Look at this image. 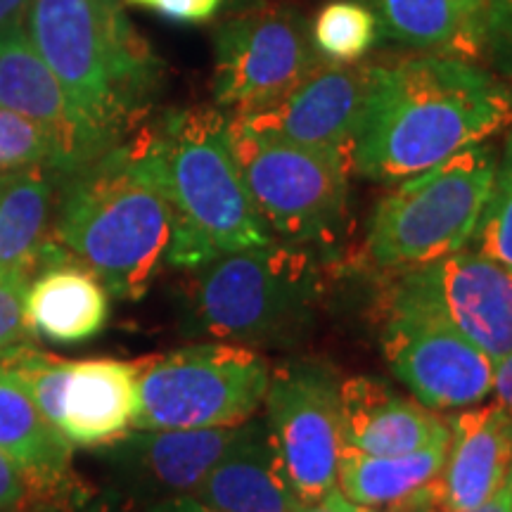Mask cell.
Instances as JSON below:
<instances>
[{
    "mask_svg": "<svg viewBox=\"0 0 512 512\" xmlns=\"http://www.w3.org/2000/svg\"><path fill=\"white\" fill-rule=\"evenodd\" d=\"M512 124V83L451 55L420 53L373 64L351 171L401 183Z\"/></svg>",
    "mask_w": 512,
    "mask_h": 512,
    "instance_id": "6da1fadb",
    "label": "cell"
},
{
    "mask_svg": "<svg viewBox=\"0 0 512 512\" xmlns=\"http://www.w3.org/2000/svg\"><path fill=\"white\" fill-rule=\"evenodd\" d=\"M24 31L102 155L143 126L164 67L119 0H31Z\"/></svg>",
    "mask_w": 512,
    "mask_h": 512,
    "instance_id": "7a4b0ae2",
    "label": "cell"
},
{
    "mask_svg": "<svg viewBox=\"0 0 512 512\" xmlns=\"http://www.w3.org/2000/svg\"><path fill=\"white\" fill-rule=\"evenodd\" d=\"M53 238L114 297H143L166 264L174 211L136 136L60 178Z\"/></svg>",
    "mask_w": 512,
    "mask_h": 512,
    "instance_id": "3957f363",
    "label": "cell"
},
{
    "mask_svg": "<svg viewBox=\"0 0 512 512\" xmlns=\"http://www.w3.org/2000/svg\"><path fill=\"white\" fill-rule=\"evenodd\" d=\"M133 136L174 211L166 264L192 271L221 254L275 240L242 178L230 114L216 107L171 110Z\"/></svg>",
    "mask_w": 512,
    "mask_h": 512,
    "instance_id": "277c9868",
    "label": "cell"
},
{
    "mask_svg": "<svg viewBox=\"0 0 512 512\" xmlns=\"http://www.w3.org/2000/svg\"><path fill=\"white\" fill-rule=\"evenodd\" d=\"M192 271L188 330L252 349L304 337L323 294L316 254L283 240L221 254Z\"/></svg>",
    "mask_w": 512,
    "mask_h": 512,
    "instance_id": "5b68a950",
    "label": "cell"
},
{
    "mask_svg": "<svg viewBox=\"0 0 512 512\" xmlns=\"http://www.w3.org/2000/svg\"><path fill=\"white\" fill-rule=\"evenodd\" d=\"M498 155L491 143L406 178L370 216L366 259L382 271L432 264L472 242L489 202Z\"/></svg>",
    "mask_w": 512,
    "mask_h": 512,
    "instance_id": "8992f818",
    "label": "cell"
},
{
    "mask_svg": "<svg viewBox=\"0 0 512 512\" xmlns=\"http://www.w3.org/2000/svg\"><path fill=\"white\" fill-rule=\"evenodd\" d=\"M389 273L377 330L392 375L432 411L482 403L494 389V361L451 323L418 266Z\"/></svg>",
    "mask_w": 512,
    "mask_h": 512,
    "instance_id": "52a82bcc",
    "label": "cell"
},
{
    "mask_svg": "<svg viewBox=\"0 0 512 512\" xmlns=\"http://www.w3.org/2000/svg\"><path fill=\"white\" fill-rule=\"evenodd\" d=\"M271 366L259 351L230 342L197 344L138 361L133 430L235 427L264 406Z\"/></svg>",
    "mask_w": 512,
    "mask_h": 512,
    "instance_id": "ba28073f",
    "label": "cell"
},
{
    "mask_svg": "<svg viewBox=\"0 0 512 512\" xmlns=\"http://www.w3.org/2000/svg\"><path fill=\"white\" fill-rule=\"evenodd\" d=\"M233 150L256 211L275 240L330 245L349 211L351 157L249 131L230 117Z\"/></svg>",
    "mask_w": 512,
    "mask_h": 512,
    "instance_id": "9c48e42d",
    "label": "cell"
},
{
    "mask_svg": "<svg viewBox=\"0 0 512 512\" xmlns=\"http://www.w3.org/2000/svg\"><path fill=\"white\" fill-rule=\"evenodd\" d=\"M335 368L318 358H287L271 366L266 427L299 503L337 486L342 456V399Z\"/></svg>",
    "mask_w": 512,
    "mask_h": 512,
    "instance_id": "30bf717a",
    "label": "cell"
},
{
    "mask_svg": "<svg viewBox=\"0 0 512 512\" xmlns=\"http://www.w3.org/2000/svg\"><path fill=\"white\" fill-rule=\"evenodd\" d=\"M214 50V100L230 117L271 105L325 62L311 24L290 5H259L228 19Z\"/></svg>",
    "mask_w": 512,
    "mask_h": 512,
    "instance_id": "8fae6325",
    "label": "cell"
},
{
    "mask_svg": "<svg viewBox=\"0 0 512 512\" xmlns=\"http://www.w3.org/2000/svg\"><path fill=\"white\" fill-rule=\"evenodd\" d=\"M373 81V64L330 62L299 81L283 98L233 121L249 131L351 157Z\"/></svg>",
    "mask_w": 512,
    "mask_h": 512,
    "instance_id": "7c38bea8",
    "label": "cell"
},
{
    "mask_svg": "<svg viewBox=\"0 0 512 512\" xmlns=\"http://www.w3.org/2000/svg\"><path fill=\"white\" fill-rule=\"evenodd\" d=\"M242 425L209 430H133L105 446V456L131 489L152 501L195 496L209 472L238 441Z\"/></svg>",
    "mask_w": 512,
    "mask_h": 512,
    "instance_id": "4fadbf2b",
    "label": "cell"
},
{
    "mask_svg": "<svg viewBox=\"0 0 512 512\" xmlns=\"http://www.w3.org/2000/svg\"><path fill=\"white\" fill-rule=\"evenodd\" d=\"M434 297L463 335L491 361L512 351V271L463 247L418 266Z\"/></svg>",
    "mask_w": 512,
    "mask_h": 512,
    "instance_id": "5bb4252c",
    "label": "cell"
},
{
    "mask_svg": "<svg viewBox=\"0 0 512 512\" xmlns=\"http://www.w3.org/2000/svg\"><path fill=\"white\" fill-rule=\"evenodd\" d=\"M0 107L46 128L57 150L60 178L102 157L24 27L0 38Z\"/></svg>",
    "mask_w": 512,
    "mask_h": 512,
    "instance_id": "9a60e30c",
    "label": "cell"
},
{
    "mask_svg": "<svg viewBox=\"0 0 512 512\" xmlns=\"http://www.w3.org/2000/svg\"><path fill=\"white\" fill-rule=\"evenodd\" d=\"M0 451L27 475L38 501L74 512L91 501L72 472L74 446L50 425L24 384L0 363Z\"/></svg>",
    "mask_w": 512,
    "mask_h": 512,
    "instance_id": "2e32d148",
    "label": "cell"
},
{
    "mask_svg": "<svg viewBox=\"0 0 512 512\" xmlns=\"http://www.w3.org/2000/svg\"><path fill=\"white\" fill-rule=\"evenodd\" d=\"M342 453L396 456L448 439V420L387 380L356 375L342 380Z\"/></svg>",
    "mask_w": 512,
    "mask_h": 512,
    "instance_id": "e0dca14e",
    "label": "cell"
},
{
    "mask_svg": "<svg viewBox=\"0 0 512 512\" xmlns=\"http://www.w3.org/2000/svg\"><path fill=\"white\" fill-rule=\"evenodd\" d=\"M512 472V415L498 403L463 408L448 420L437 486L444 512H467L501 489Z\"/></svg>",
    "mask_w": 512,
    "mask_h": 512,
    "instance_id": "ac0fdd59",
    "label": "cell"
},
{
    "mask_svg": "<svg viewBox=\"0 0 512 512\" xmlns=\"http://www.w3.org/2000/svg\"><path fill=\"white\" fill-rule=\"evenodd\" d=\"M138 415V361H69L57 430L72 446L105 448L133 430Z\"/></svg>",
    "mask_w": 512,
    "mask_h": 512,
    "instance_id": "d6986e66",
    "label": "cell"
},
{
    "mask_svg": "<svg viewBox=\"0 0 512 512\" xmlns=\"http://www.w3.org/2000/svg\"><path fill=\"white\" fill-rule=\"evenodd\" d=\"M36 271L27 290V325L34 335L55 344H79L105 330L110 292L55 238L48 240Z\"/></svg>",
    "mask_w": 512,
    "mask_h": 512,
    "instance_id": "ffe728a7",
    "label": "cell"
},
{
    "mask_svg": "<svg viewBox=\"0 0 512 512\" xmlns=\"http://www.w3.org/2000/svg\"><path fill=\"white\" fill-rule=\"evenodd\" d=\"M195 498L219 512H294V494L264 418H249L238 441L209 472Z\"/></svg>",
    "mask_w": 512,
    "mask_h": 512,
    "instance_id": "44dd1931",
    "label": "cell"
},
{
    "mask_svg": "<svg viewBox=\"0 0 512 512\" xmlns=\"http://www.w3.org/2000/svg\"><path fill=\"white\" fill-rule=\"evenodd\" d=\"M489 0H368L377 34L418 53L482 62Z\"/></svg>",
    "mask_w": 512,
    "mask_h": 512,
    "instance_id": "7402d4cb",
    "label": "cell"
},
{
    "mask_svg": "<svg viewBox=\"0 0 512 512\" xmlns=\"http://www.w3.org/2000/svg\"><path fill=\"white\" fill-rule=\"evenodd\" d=\"M60 176L46 166L0 176V273L31 278L41 261L55 211Z\"/></svg>",
    "mask_w": 512,
    "mask_h": 512,
    "instance_id": "603a6c76",
    "label": "cell"
},
{
    "mask_svg": "<svg viewBox=\"0 0 512 512\" xmlns=\"http://www.w3.org/2000/svg\"><path fill=\"white\" fill-rule=\"evenodd\" d=\"M448 439L396 456H366L344 451L339 456L337 486L351 503L389 508L422 486L437 482L446 460Z\"/></svg>",
    "mask_w": 512,
    "mask_h": 512,
    "instance_id": "cb8c5ba5",
    "label": "cell"
},
{
    "mask_svg": "<svg viewBox=\"0 0 512 512\" xmlns=\"http://www.w3.org/2000/svg\"><path fill=\"white\" fill-rule=\"evenodd\" d=\"M318 53L330 62H358L377 41V19L366 3L332 0L311 27Z\"/></svg>",
    "mask_w": 512,
    "mask_h": 512,
    "instance_id": "d4e9b609",
    "label": "cell"
},
{
    "mask_svg": "<svg viewBox=\"0 0 512 512\" xmlns=\"http://www.w3.org/2000/svg\"><path fill=\"white\" fill-rule=\"evenodd\" d=\"M467 247L479 249L512 271V124L505 128L489 202Z\"/></svg>",
    "mask_w": 512,
    "mask_h": 512,
    "instance_id": "484cf974",
    "label": "cell"
},
{
    "mask_svg": "<svg viewBox=\"0 0 512 512\" xmlns=\"http://www.w3.org/2000/svg\"><path fill=\"white\" fill-rule=\"evenodd\" d=\"M46 166L57 174V150L43 126L0 107V176Z\"/></svg>",
    "mask_w": 512,
    "mask_h": 512,
    "instance_id": "4316f807",
    "label": "cell"
},
{
    "mask_svg": "<svg viewBox=\"0 0 512 512\" xmlns=\"http://www.w3.org/2000/svg\"><path fill=\"white\" fill-rule=\"evenodd\" d=\"M29 275L0 273V349L19 344L29 332L27 290Z\"/></svg>",
    "mask_w": 512,
    "mask_h": 512,
    "instance_id": "83f0119b",
    "label": "cell"
},
{
    "mask_svg": "<svg viewBox=\"0 0 512 512\" xmlns=\"http://www.w3.org/2000/svg\"><path fill=\"white\" fill-rule=\"evenodd\" d=\"M41 505L36 489L19 467L0 451V512H19Z\"/></svg>",
    "mask_w": 512,
    "mask_h": 512,
    "instance_id": "f1b7e54d",
    "label": "cell"
},
{
    "mask_svg": "<svg viewBox=\"0 0 512 512\" xmlns=\"http://www.w3.org/2000/svg\"><path fill=\"white\" fill-rule=\"evenodd\" d=\"M131 3L155 10L176 22H207L216 15L223 0H131Z\"/></svg>",
    "mask_w": 512,
    "mask_h": 512,
    "instance_id": "f546056e",
    "label": "cell"
},
{
    "mask_svg": "<svg viewBox=\"0 0 512 512\" xmlns=\"http://www.w3.org/2000/svg\"><path fill=\"white\" fill-rule=\"evenodd\" d=\"M384 512H444L441 510L437 482L422 486L420 491H415V494L403 498V501L384 508Z\"/></svg>",
    "mask_w": 512,
    "mask_h": 512,
    "instance_id": "4dcf8cb0",
    "label": "cell"
},
{
    "mask_svg": "<svg viewBox=\"0 0 512 512\" xmlns=\"http://www.w3.org/2000/svg\"><path fill=\"white\" fill-rule=\"evenodd\" d=\"M496 403L512 415V351L494 361V389Z\"/></svg>",
    "mask_w": 512,
    "mask_h": 512,
    "instance_id": "1f68e13d",
    "label": "cell"
},
{
    "mask_svg": "<svg viewBox=\"0 0 512 512\" xmlns=\"http://www.w3.org/2000/svg\"><path fill=\"white\" fill-rule=\"evenodd\" d=\"M31 0H0V38L24 27Z\"/></svg>",
    "mask_w": 512,
    "mask_h": 512,
    "instance_id": "d6a6232c",
    "label": "cell"
},
{
    "mask_svg": "<svg viewBox=\"0 0 512 512\" xmlns=\"http://www.w3.org/2000/svg\"><path fill=\"white\" fill-rule=\"evenodd\" d=\"M143 512H219L195 496H171L147 503Z\"/></svg>",
    "mask_w": 512,
    "mask_h": 512,
    "instance_id": "836d02e7",
    "label": "cell"
},
{
    "mask_svg": "<svg viewBox=\"0 0 512 512\" xmlns=\"http://www.w3.org/2000/svg\"><path fill=\"white\" fill-rule=\"evenodd\" d=\"M351 505L354 503H351L349 498L339 491V486H335V489H330L328 494L316 498V501L297 503L294 512H349Z\"/></svg>",
    "mask_w": 512,
    "mask_h": 512,
    "instance_id": "e575fe53",
    "label": "cell"
},
{
    "mask_svg": "<svg viewBox=\"0 0 512 512\" xmlns=\"http://www.w3.org/2000/svg\"><path fill=\"white\" fill-rule=\"evenodd\" d=\"M467 512H512V472L503 482L501 489H498L489 501H484L482 505H477V508Z\"/></svg>",
    "mask_w": 512,
    "mask_h": 512,
    "instance_id": "d590c367",
    "label": "cell"
},
{
    "mask_svg": "<svg viewBox=\"0 0 512 512\" xmlns=\"http://www.w3.org/2000/svg\"><path fill=\"white\" fill-rule=\"evenodd\" d=\"M74 512H112V508L105 498H91V501L83 503L81 508H76Z\"/></svg>",
    "mask_w": 512,
    "mask_h": 512,
    "instance_id": "8d00e7d4",
    "label": "cell"
},
{
    "mask_svg": "<svg viewBox=\"0 0 512 512\" xmlns=\"http://www.w3.org/2000/svg\"><path fill=\"white\" fill-rule=\"evenodd\" d=\"M349 512H377V508H366V505H351Z\"/></svg>",
    "mask_w": 512,
    "mask_h": 512,
    "instance_id": "74e56055",
    "label": "cell"
}]
</instances>
